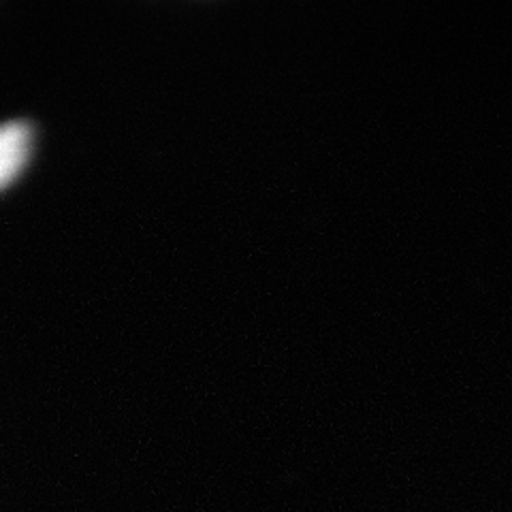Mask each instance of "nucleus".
<instances>
[{"instance_id": "1", "label": "nucleus", "mask_w": 512, "mask_h": 512, "mask_svg": "<svg viewBox=\"0 0 512 512\" xmlns=\"http://www.w3.org/2000/svg\"><path fill=\"white\" fill-rule=\"evenodd\" d=\"M32 148V128L26 122L0 126V190H5L26 167Z\"/></svg>"}]
</instances>
